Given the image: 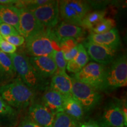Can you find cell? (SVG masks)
Instances as JSON below:
<instances>
[{
  "instance_id": "6da1fadb",
  "label": "cell",
  "mask_w": 127,
  "mask_h": 127,
  "mask_svg": "<svg viewBox=\"0 0 127 127\" xmlns=\"http://www.w3.org/2000/svg\"><path fill=\"white\" fill-rule=\"evenodd\" d=\"M34 96L32 90L19 78L0 87V96L11 107H27Z\"/></svg>"
},
{
  "instance_id": "7a4b0ae2",
  "label": "cell",
  "mask_w": 127,
  "mask_h": 127,
  "mask_svg": "<svg viewBox=\"0 0 127 127\" xmlns=\"http://www.w3.org/2000/svg\"><path fill=\"white\" fill-rule=\"evenodd\" d=\"M26 48L32 57L52 55L55 51L61 50L54 31L49 28H44L27 39Z\"/></svg>"
},
{
  "instance_id": "3957f363",
  "label": "cell",
  "mask_w": 127,
  "mask_h": 127,
  "mask_svg": "<svg viewBox=\"0 0 127 127\" xmlns=\"http://www.w3.org/2000/svg\"><path fill=\"white\" fill-rule=\"evenodd\" d=\"M127 84V55L116 58L107 68L101 90H112L120 87H126Z\"/></svg>"
},
{
  "instance_id": "277c9868",
  "label": "cell",
  "mask_w": 127,
  "mask_h": 127,
  "mask_svg": "<svg viewBox=\"0 0 127 127\" xmlns=\"http://www.w3.org/2000/svg\"><path fill=\"white\" fill-rule=\"evenodd\" d=\"M15 72L21 80L31 90H36L40 86L41 79L38 75L30 63L29 58L24 54L15 53L9 54Z\"/></svg>"
},
{
  "instance_id": "5b68a950",
  "label": "cell",
  "mask_w": 127,
  "mask_h": 127,
  "mask_svg": "<svg viewBox=\"0 0 127 127\" xmlns=\"http://www.w3.org/2000/svg\"><path fill=\"white\" fill-rule=\"evenodd\" d=\"M90 10L88 3L83 1H59V13L64 22L81 26L85 16Z\"/></svg>"
},
{
  "instance_id": "8992f818",
  "label": "cell",
  "mask_w": 127,
  "mask_h": 127,
  "mask_svg": "<svg viewBox=\"0 0 127 127\" xmlns=\"http://www.w3.org/2000/svg\"><path fill=\"white\" fill-rule=\"evenodd\" d=\"M72 87L71 94L80 103L85 110H90L97 105L101 99L98 90L90 85L71 78Z\"/></svg>"
},
{
  "instance_id": "52a82bcc",
  "label": "cell",
  "mask_w": 127,
  "mask_h": 127,
  "mask_svg": "<svg viewBox=\"0 0 127 127\" xmlns=\"http://www.w3.org/2000/svg\"><path fill=\"white\" fill-rule=\"evenodd\" d=\"M107 68L105 65L91 62L85 65L74 78L79 81L90 85L96 90H101Z\"/></svg>"
},
{
  "instance_id": "ba28073f",
  "label": "cell",
  "mask_w": 127,
  "mask_h": 127,
  "mask_svg": "<svg viewBox=\"0 0 127 127\" xmlns=\"http://www.w3.org/2000/svg\"><path fill=\"white\" fill-rule=\"evenodd\" d=\"M36 20L45 28L51 29L59 20V1H49L46 4L31 10Z\"/></svg>"
},
{
  "instance_id": "9c48e42d",
  "label": "cell",
  "mask_w": 127,
  "mask_h": 127,
  "mask_svg": "<svg viewBox=\"0 0 127 127\" xmlns=\"http://www.w3.org/2000/svg\"><path fill=\"white\" fill-rule=\"evenodd\" d=\"M18 9L20 19L18 32L26 41L45 28L39 24L31 10L25 8H20Z\"/></svg>"
},
{
  "instance_id": "30bf717a",
  "label": "cell",
  "mask_w": 127,
  "mask_h": 127,
  "mask_svg": "<svg viewBox=\"0 0 127 127\" xmlns=\"http://www.w3.org/2000/svg\"><path fill=\"white\" fill-rule=\"evenodd\" d=\"M82 45L86 50L89 57L96 61V63L106 65L112 63L115 60L116 49L98 45L88 41Z\"/></svg>"
},
{
  "instance_id": "8fae6325",
  "label": "cell",
  "mask_w": 127,
  "mask_h": 127,
  "mask_svg": "<svg viewBox=\"0 0 127 127\" xmlns=\"http://www.w3.org/2000/svg\"><path fill=\"white\" fill-rule=\"evenodd\" d=\"M125 121L123 108L118 105L112 104L105 109L101 117L99 127H124Z\"/></svg>"
},
{
  "instance_id": "7c38bea8",
  "label": "cell",
  "mask_w": 127,
  "mask_h": 127,
  "mask_svg": "<svg viewBox=\"0 0 127 127\" xmlns=\"http://www.w3.org/2000/svg\"><path fill=\"white\" fill-rule=\"evenodd\" d=\"M29 60L35 71L41 79L53 76L57 72V67L52 55L31 57Z\"/></svg>"
},
{
  "instance_id": "4fadbf2b",
  "label": "cell",
  "mask_w": 127,
  "mask_h": 127,
  "mask_svg": "<svg viewBox=\"0 0 127 127\" xmlns=\"http://www.w3.org/2000/svg\"><path fill=\"white\" fill-rule=\"evenodd\" d=\"M30 119L41 127H52L55 115L43 104H33L28 110Z\"/></svg>"
},
{
  "instance_id": "5bb4252c",
  "label": "cell",
  "mask_w": 127,
  "mask_h": 127,
  "mask_svg": "<svg viewBox=\"0 0 127 127\" xmlns=\"http://www.w3.org/2000/svg\"><path fill=\"white\" fill-rule=\"evenodd\" d=\"M88 41L93 43L116 49L120 46V38L117 29L114 28L104 34H93L88 36Z\"/></svg>"
},
{
  "instance_id": "9a60e30c",
  "label": "cell",
  "mask_w": 127,
  "mask_h": 127,
  "mask_svg": "<svg viewBox=\"0 0 127 127\" xmlns=\"http://www.w3.org/2000/svg\"><path fill=\"white\" fill-rule=\"evenodd\" d=\"M72 87L71 77L65 71H58L54 74L51 82L50 89L55 90L64 96L70 94Z\"/></svg>"
},
{
  "instance_id": "2e32d148",
  "label": "cell",
  "mask_w": 127,
  "mask_h": 127,
  "mask_svg": "<svg viewBox=\"0 0 127 127\" xmlns=\"http://www.w3.org/2000/svg\"><path fill=\"white\" fill-rule=\"evenodd\" d=\"M44 105L55 115L57 113L64 112V96L55 90L50 89L44 94L42 96Z\"/></svg>"
},
{
  "instance_id": "e0dca14e",
  "label": "cell",
  "mask_w": 127,
  "mask_h": 127,
  "mask_svg": "<svg viewBox=\"0 0 127 127\" xmlns=\"http://www.w3.org/2000/svg\"><path fill=\"white\" fill-rule=\"evenodd\" d=\"M19 21L18 8L9 5L0 4V22L1 23L11 25L18 32Z\"/></svg>"
},
{
  "instance_id": "ac0fdd59",
  "label": "cell",
  "mask_w": 127,
  "mask_h": 127,
  "mask_svg": "<svg viewBox=\"0 0 127 127\" xmlns=\"http://www.w3.org/2000/svg\"><path fill=\"white\" fill-rule=\"evenodd\" d=\"M82 32L83 30L81 27L65 22H62L54 31V34L59 41L66 38H77L81 35Z\"/></svg>"
},
{
  "instance_id": "d6986e66",
  "label": "cell",
  "mask_w": 127,
  "mask_h": 127,
  "mask_svg": "<svg viewBox=\"0 0 127 127\" xmlns=\"http://www.w3.org/2000/svg\"><path fill=\"white\" fill-rule=\"evenodd\" d=\"M89 60L90 57L84 45L82 44H79L77 55L72 60L67 63L66 69L69 72L76 74L86 65Z\"/></svg>"
},
{
  "instance_id": "ffe728a7",
  "label": "cell",
  "mask_w": 127,
  "mask_h": 127,
  "mask_svg": "<svg viewBox=\"0 0 127 127\" xmlns=\"http://www.w3.org/2000/svg\"><path fill=\"white\" fill-rule=\"evenodd\" d=\"M64 96V112L76 121L81 120L84 115V109L80 103L73 97L71 94Z\"/></svg>"
},
{
  "instance_id": "44dd1931",
  "label": "cell",
  "mask_w": 127,
  "mask_h": 127,
  "mask_svg": "<svg viewBox=\"0 0 127 127\" xmlns=\"http://www.w3.org/2000/svg\"><path fill=\"white\" fill-rule=\"evenodd\" d=\"M106 12L104 11H95L87 13L82 20L81 26L92 30L105 18Z\"/></svg>"
},
{
  "instance_id": "7402d4cb",
  "label": "cell",
  "mask_w": 127,
  "mask_h": 127,
  "mask_svg": "<svg viewBox=\"0 0 127 127\" xmlns=\"http://www.w3.org/2000/svg\"><path fill=\"white\" fill-rule=\"evenodd\" d=\"M52 127H78V125L77 121L65 112H60L55 115Z\"/></svg>"
},
{
  "instance_id": "603a6c76",
  "label": "cell",
  "mask_w": 127,
  "mask_h": 127,
  "mask_svg": "<svg viewBox=\"0 0 127 127\" xmlns=\"http://www.w3.org/2000/svg\"><path fill=\"white\" fill-rule=\"evenodd\" d=\"M115 25L116 23L113 19L105 18L91 30L92 33L96 34H104L115 28Z\"/></svg>"
},
{
  "instance_id": "cb8c5ba5",
  "label": "cell",
  "mask_w": 127,
  "mask_h": 127,
  "mask_svg": "<svg viewBox=\"0 0 127 127\" xmlns=\"http://www.w3.org/2000/svg\"><path fill=\"white\" fill-rule=\"evenodd\" d=\"M0 66L1 72L5 73L9 75H13L15 73L11 59L9 55L0 51Z\"/></svg>"
},
{
  "instance_id": "d4e9b609",
  "label": "cell",
  "mask_w": 127,
  "mask_h": 127,
  "mask_svg": "<svg viewBox=\"0 0 127 127\" xmlns=\"http://www.w3.org/2000/svg\"><path fill=\"white\" fill-rule=\"evenodd\" d=\"M52 55L57 65V70L65 71L67 63L65 60L63 52L61 50L55 51Z\"/></svg>"
},
{
  "instance_id": "484cf974",
  "label": "cell",
  "mask_w": 127,
  "mask_h": 127,
  "mask_svg": "<svg viewBox=\"0 0 127 127\" xmlns=\"http://www.w3.org/2000/svg\"><path fill=\"white\" fill-rule=\"evenodd\" d=\"M0 34L2 38L11 35H20L14 27L5 23L0 24Z\"/></svg>"
},
{
  "instance_id": "4316f807",
  "label": "cell",
  "mask_w": 127,
  "mask_h": 127,
  "mask_svg": "<svg viewBox=\"0 0 127 127\" xmlns=\"http://www.w3.org/2000/svg\"><path fill=\"white\" fill-rule=\"evenodd\" d=\"M14 109L8 105L0 96V117L13 115Z\"/></svg>"
},
{
  "instance_id": "83f0119b",
  "label": "cell",
  "mask_w": 127,
  "mask_h": 127,
  "mask_svg": "<svg viewBox=\"0 0 127 127\" xmlns=\"http://www.w3.org/2000/svg\"><path fill=\"white\" fill-rule=\"evenodd\" d=\"M3 39L7 41L9 43L11 44L12 45L15 46V47L22 45L24 43L25 40L23 36L20 35L8 36L6 37H4Z\"/></svg>"
},
{
  "instance_id": "f1b7e54d",
  "label": "cell",
  "mask_w": 127,
  "mask_h": 127,
  "mask_svg": "<svg viewBox=\"0 0 127 127\" xmlns=\"http://www.w3.org/2000/svg\"><path fill=\"white\" fill-rule=\"evenodd\" d=\"M0 49L2 52L9 54H12L17 51V47L9 43L4 39L0 42Z\"/></svg>"
},
{
  "instance_id": "f546056e",
  "label": "cell",
  "mask_w": 127,
  "mask_h": 127,
  "mask_svg": "<svg viewBox=\"0 0 127 127\" xmlns=\"http://www.w3.org/2000/svg\"><path fill=\"white\" fill-rule=\"evenodd\" d=\"M78 52V44L75 47L71 48V50H68V51L64 52V56L66 63H68L74 59L77 55Z\"/></svg>"
},
{
  "instance_id": "4dcf8cb0",
  "label": "cell",
  "mask_w": 127,
  "mask_h": 127,
  "mask_svg": "<svg viewBox=\"0 0 127 127\" xmlns=\"http://www.w3.org/2000/svg\"><path fill=\"white\" fill-rule=\"evenodd\" d=\"M17 127H41L33 122L32 121L30 120V119H26L24 120Z\"/></svg>"
},
{
  "instance_id": "1f68e13d",
  "label": "cell",
  "mask_w": 127,
  "mask_h": 127,
  "mask_svg": "<svg viewBox=\"0 0 127 127\" xmlns=\"http://www.w3.org/2000/svg\"><path fill=\"white\" fill-rule=\"evenodd\" d=\"M79 127H99L97 123L94 121H90L88 123L82 124Z\"/></svg>"
},
{
  "instance_id": "d6a6232c",
  "label": "cell",
  "mask_w": 127,
  "mask_h": 127,
  "mask_svg": "<svg viewBox=\"0 0 127 127\" xmlns=\"http://www.w3.org/2000/svg\"><path fill=\"white\" fill-rule=\"evenodd\" d=\"M3 39V38H2V36L1 35V34H0V42H1V41H2Z\"/></svg>"
},
{
  "instance_id": "836d02e7",
  "label": "cell",
  "mask_w": 127,
  "mask_h": 127,
  "mask_svg": "<svg viewBox=\"0 0 127 127\" xmlns=\"http://www.w3.org/2000/svg\"><path fill=\"white\" fill-rule=\"evenodd\" d=\"M0 73H2V72H1V66H0Z\"/></svg>"
},
{
  "instance_id": "e575fe53",
  "label": "cell",
  "mask_w": 127,
  "mask_h": 127,
  "mask_svg": "<svg viewBox=\"0 0 127 127\" xmlns=\"http://www.w3.org/2000/svg\"><path fill=\"white\" fill-rule=\"evenodd\" d=\"M1 22H0V24H1Z\"/></svg>"
},
{
  "instance_id": "d590c367",
  "label": "cell",
  "mask_w": 127,
  "mask_h": 127,
  "mask_svg": "<svg viewBox=\"0 0 127 127\" xmlns=\"http://www.w3.org/2000/svg\"><path fill=\"white\" fill-rule=\"evenodd\" d=\"M0 127H1V126H0Z\"/></svg>"
}]
</instances>
